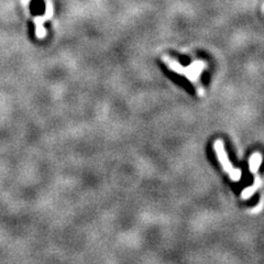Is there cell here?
Segmentation results:
<instances>
[{
    "instance_id": "obj_2",
    "label": "cell",
    "mask_w": 264,
    "mask_h": 264,
    "mask_svg": "<svg viewBox=\"0 0 264 264\" xmlns=\"http://www.w3.org/2000/svg\"><path fill=\"white\" fill-rule=\"evenodd\" d=\"M215 150H216V154H217L218 161L220 162V164L222 165L223 171H225L228 174L230 180L233 181V182L240 181L241 180V171L236 170V168L232 166V164L230 163V161L227 157V153L225 151V148H223V143H222L221 140L216 141Z\"/></svg>"
},
{
    "instance_id": "obj_4",
    "label": "cell",
    "mask_w": 264,
    "mask_h": 264,
    "mask_svg": "<svg viewBox=\"0 0 264 264\" xmlns=\"http://www.w3.org/2000/svg\"><path fill=\"white\" fill-rule=\"evenodd\" d=\"M262 162V155L260 153H255L253 154L251 158L249 160V166H250V171L252 173H256L259 170V167L261 165Z\"/></svg>"
},
{
    "instance_id": "obj_1",
    "label": "cell",
    "mask_w": 264,
    "mask_h": 264,
    "mask_svg": "<svg viewBox=\"0 0 264 264\" xmlns=\"http://www.w3.org/2000/svg\"><path fill=\"white\" fill-rule=\"evenodd\" d=\"M162 62L164 63V65L171 72H173L175 74H179V75H181L183 77H186L189 82L197 87L196 90L198 91L199 95H202L204 90L201 88L202 86L200 84V76L207 67L205 61L196 60V61H193V62L189 65L184 66L179 60H176L172 56L165 55L162 57Z\"/></svg>"
},
{
    "instance_id": "obj_3",
    "label": "cell",
    "mask_w": 264,
    "mask_h": 264,
    "mask_svg": "<svg viewBox=\"0 0 264 264\" xmlns=\"http://www.w3.org/2000/svg\"><path fill=\"white\" fill-rule=\"evenodd\" d=\"M261 185H262V180H261V178H260V176H255V180H254L253 185L250 186V187H247V188L245 189V191L242 192L241 197H242L243 199H249L256 191H258V189L260 188Z\"/></svg>"
}]
</instances>
